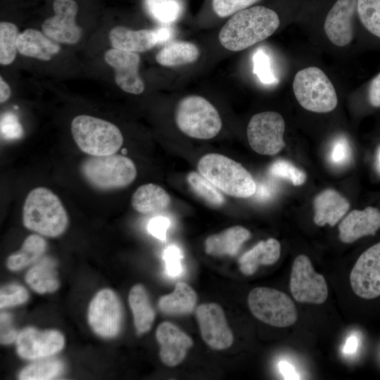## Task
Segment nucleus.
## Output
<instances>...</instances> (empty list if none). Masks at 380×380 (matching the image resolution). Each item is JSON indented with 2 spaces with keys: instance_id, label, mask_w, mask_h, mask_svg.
<instances>
[{
  "instance_id": "nucleus-21",
  "label": "nucleus",
  "mask_w": 380,
  "mask_h": 380,
  "mask_svg": "<svg viewBox=\"0 0 380 380\" xmlns=\"http://www.w3.org/2000/svg\"><path fill=\"white\" fill-rule=\"evenodd\" d=\"M314 222L319 227H334L348 212V201L334 189H325L314 199Z\"/></svg>"
},
{
  "instance_id": "nucleus-30",
  "label": "nucleus",
  "mask_w": 380,
  "mask_h": 380,
  "mask_svg": "<svg viewBox=\"0 0 380 380\" xmlns=\"http://www.w3.org/2000/svg\"><path fill=\"white\" fill-rule=\"evenodd\" d=\"M46 243L40 236L32 234L24 241L20 250L10 255L7 267L11 270H18L38 259L45 251Z\"/></svg>"
},
{
  "instance_id": "nucleus-8",
  "label": "nucleus",
  "mask_w": 380,
  "mask_h": 380,
  "mask_svg": "<svg viewBox=\"0 0 380 380\" xmlns=\"http://www.w3.org/2000/svg\"><path fill=\"white\" fill-rule=\"evenodd\" d=\"M252 314L261 322L276 327L293 324L298 318L291 298L280 291L268 287H257L248 296Z\"/></svg>"
},
{
  "instance_id": "nucleus-12",
  "label": "nucleus",
  "mask_w": 380,
  "mask_h": 380,
  "mask_svg": "<svg viewBox=\"0 0 380 380\" xmlns=\"http://www.w3.org/2000/svg\"><path fill=\"white\" fill-rule=\"evenodd\" d=\"M122 307L118 297L110 289L100 291L91 300L88 320L95 333L103 337H113L120 329Z\"/></svg>"
},
{
  "instance_id": "nucleus-37",
  "label": "nucleus",
  "mask_w": 380,
  "mask_h": 380,
  "mask_svg": "<svg viewBox=\"0 0 380 380\" xmlns=\"http://www.w3.org/2000/svg\"><path fill=\"white\" fill-rule=\"evenodd\" d=\"M253 73L265 84H274L278 82L272 68L269 56L262 49L256 50L253 56Z\"/></svg>"
},
{
  "instance_id": "nucleus-1",
  "label": "nucleus",
  "mask_w": 380,
  "mask_h": 380,
  "mask_svg": "<svg viewBox=\"0 0 380 380\" xmlns=\"http://www.w3.org/2000/svg\"><path fill=\"white\" fill-rule=\"evenodd\" d=\"M279 24L275 11L256 6L234 14L220 30L218 39L225 49L239 51L271 36Z\"/></svg>"
},
{
  "instance_id": "nucleus-44",
  "label": "nucleus",
  "mask_w": 380,
  "mask_h": 380,
  "mask_svg": "<svg viewBox=\"0 0 380 380\" xmlns=\"http://www.w3.org/2000/svg\"><path fill=\"white\" fill-rule=\"evenodd\" d=\"M1 343L8 344L17 339L18 334L11 325V316L5 312L1 313Z\"/></svg>"
},
{
  "instance_id": "nucleus-42",
  "label": "nucleus",
  "mask_w": 380,
  "mask_h": 380,
  "mask_svg": "<svg viewBox=\"0 0 380 380\" xmlns=\"http://www.w3.org/2000/svg\"><path fill=\"white\" fill-rule=\"evenodd\" d=\"M350 154V150L347 141L338 139L331 146L330 160L334 164L343 165L348 160Z\"/></svg>"
},
{
  "instance_id": "nucleus-19",
  "label": "nucleus",
  "mask_w": 380,
  "mask_h": 380,
  "mask_svg": "<svg viewBox=\"0 0 380 380\" xmlns=\"http://www.w3.org/2000/svg\"><path fill=\"white\" fill-rule=\"evenodd\" d=\"M156 336L160 346V359L170 367L182 362L193 345V341L188 335L168 322L158 326Z\"/></svg>"
},
{
  "instance_id": "nucleus-29",
  "label": "nucleus",
  "mask_w": 380,
  "mask_h": 380,
  "mask_svg": "<svg viewBox=\"0 0 380 380\" xmlns=\"http://www.w3.org/2000/svg\"><path fill=\"white\" fill-rule=\"evenodd\" d=\"M55 262L49 258L39 260L27 272L26 282L36 292H53L58 288Z\"/></svg>"
},
{
  "instance_id": "nucleus-2",
  "label": "nucleus",
  "mask_w": 380,
  "mask_h": 380,
  "mask_svg": "<svg viewBox=\"0 0 380 380\" xmlns=\"http://www.w3.org/2000/svg\"><path fill=\"white\" fill-rule=\"evenodd\" d=\"M23 220L25 227L49 237L61 235L68 224V216L61 201L45 187H37L27 194Z\"/></svg>"
},
{
  "instance_id": "nucleus-20",
  "label": "nucleus",
  "mask_w": 380,
  "mask_h": 380,
  "mask_svg": "<svg viewBox=\"0 0 380 380\" xmlns=\"http://www.w3.org/2000/svg\"><path fill=\"white\" fill-rule=\"evenodd\" d=\"M380 228V210L369 206L362 210H354L346 216L338 226L339 239L350 243L358 239L374 235Z\"/></svg>"
},
{
  "instance_id": "nucleus-40",
  "label": "nucleus",
  "mask_w": 380,
  "mask_h": 380,
  "mask_svg": "<svg viewBox=\"0 0 380 380\" xmlns=\"http://www.w3.org/2000/svg\"><path fill=\"white\" fill-rule=\"evenodd\" d=\"M259 0H212L214 12L220 18L242 11Z\"/></svg>"
},
{
  "instance_id": "nucleus-28",
  "label": "nucleus",
  "mask_w": 380,
  "mask_h": 380,
  "mask_svg": "<svg viewBox=\"0 0 380 380\" xmlns=\"http://www.w3.org/2000/svg\"><path fill=\"white\" fill-rule=\"evenodd\" d=\"M129 303L137 331L139 334L148 331L153 322L155 312L150 303L147 292L143 286L137 284L131 289L129 294Z\"/></svg>"
},
{
  "instance_id": "nucleus-36",
  "label": "nucleus",
  "mask_w": 380,
  "mask_h": 380,
  "mask_svg": "<svg viewBox=\"0 0 380 380\" xmlns=\"http://www.w3.org/2000/svg\"><path fill=\"white\" fill-rule=\"evenodd\" d=\"M269 173L276 177L287 179L294 186H300L305 183L306 174L296 167L291 162L279 159L273 162L269 167Z\"/></svg>"
},
{
  "instance_id": "nucleus-7",
  "label": "nucleus",
  "mask_w": 380,
  "mask_h": 380,
  "mask_svg": "<svg viewBox=\"0 0 380 380\" xmlns=\"http://www.w3.org/2000/svg\"><path fill=\"white\" fill-rule=\"evenodd\" d=\"M85 179L94 187L101 190L123 188L136 178L134 162L120 155L92 156L81 165Z\"/></svg>"
},
{
  "instance_id": "nucleus-18",
  "label": "nucleus",
  "mask_w": 380,
  "mask_h": 380,
  "mask_svg": "<svg viewBox=\"0 0 380 380\" xmlns=\"http://www.w3.org/2000/svg\"><path fill=\"white\" fill-rule=\"evenodd\" d=\"M357 0H337L329 11L324 31L329 41L340 47L349 44L353 39V16Z\"/></svg>"
},
{
  "instance_id": "nucleus-6",
  "label": "nucleus",
  "mask_w": 380,
  "mask_h": 380,
  "mask_svg": "<svg viewBox=\"0 0 380 380\" xmlns=\"http://www.w3.org/2000/svg\"><path fill=\"white\" fill-rule=\"evenodd\" d=\"M293 90L299 104L311 112L329 113L338 103L333 84L327 75L317 67L299 70L293 79Z\"/></svg>"
},
{
  "instance_id": "nucleus-24",
  "label": "nucleus",
  "mask_w": 380,
  "mask_h": 380,
  "mask_svg": "<svg viewBox=\"0 0 380 380\" xmlns=\"http://www.w3.org/2000/svg\"><path fill=\"white\" fill-rule=\"evenodd\" d=\"M251 236L247 229L234 226L208 236L205 242V250L208 254L214 256L234 255Z\"/></svg>"
},
{
  "instance_id": "nucleus-11",
  "label": "nucleus",
  "mask_w": 380,
  "mask_h": 380,
  "mask_svg": "<svg viewBox=\"0 0 380 380\" xmlns=\"http://www.w3.org/2000/svg\"><path fill=\"white\" fill-rule=\"evenodd\" d=\"M54 15L42 25V32L58 44L73 45L79 42L82 29L76 23L78 6L74 0H54Z\"/></svg>"
},
{
  "instance_id": "nucleus-25",
  "label": "nucleus",
  "mask_w": 380,
  "mask_h": 380,
  "mask_svg": "<svg viewBox=\"0 0 380 380\" xmlns=\"http://www.w3.org/2000/svg\"><path fill=\"white\" fill-rule=\"evenodd\" d=\"M171 202L170 195L161 186L146 184L139 186L131 199L132 208L142 214H151L166 209Z\"/></svg>"
},
{
  "instance_id": "nucleus-16",
  "label": "nucleus",
  "mask_w": 380,
  "mask_h": 380,
  "mask_svg": "<svg viewBox=\"0 0 380 380\" xmlns=\"http://www.w3.org/2000/svg\"><path fill=\"white\" fill-rule=\"evenodd\" d=\"M104 60L114 70L115 84L124 91L138 95L145 89L139 73L140 56L138 53L110 49Z\"/></svg>"
},
{
  "instance_id": "nucleus-45",
  "label": "nucleus",
  "mask_w": 380,
  "mask_h": 380,
  "mask_svg": "<svg viewBox=\"0 0 380 380\" xmlns=\"http://www.w3.org/2000/svg\"><path fill=\"white\" fill-rule=\"evenodd\" d=\"M368 99L373 107H380V72L370 82L368 89Z\"/></svg>"
},
{
  "instance_id": "nucleus-38",
  "label": "nucleus",
  "mask_w": 380,
  "mask_h": 380,
  "mask_svg": "<svg viewBox=\"0 0 380 380\" xmlns=\"http://www.w3.org/2000/svg\"><path fill=\"white\" fill-rule=\"evenodd\" d=\"M163 258L165 261L166 274L171 278L179 277L183 273L182 260L183 253L176 245L167 246L163 251Z\"/></svg>"
},
{
  "instance_id": "nucleus-34",
  "label": "nucleus",
  "mask_w": 380,
  "mask_h": 380,
  "mask_svg": "<svg viewBox=\"0 0 380 380\" xmlns=\"http://www.w3.org/2000/svg\"><path fill=\"white\" fill-rule=\"evenodd\" d=\"M19 35L18 27L11 22L0 23V64L8 65L15 59Z\"/></svg>"
},
{
  "instance_id": "nucleus-31",
  "label": "nucleus",
  "mask_w": 380,
  "mask_h": 380,
  "mask_svg": "<svg viewBox=\"0 0 380 380\" xmlns=\"http://www.w3.org/2000/svg\"><path fill=\"white\" fill-rule=\"evenodd\" d=\"M144 2L149 15L160 23H174L183 12L181 0H144Z\"/></svg>"
},
{
  "instance_id": "nucleus-32",
  "label": "nucleus",
  "mask_w": 380,
  "mask_h": 380,
  "mask_svg": "<svg viewBox=\"0 0 380 380\" xmlns=\"http://www.w3.org/2000/svg\"><path fill=\"white\" fill-rule=\"evenodd\" d=\"M63 370V363L55 358L40 360L25 367L19 375L22 380H47L59 376Z\"/></svg>"
},
{
  "instance_id": "nucleus-23",
  "label": "nucleus",
  "mask_w": 380,
  "mask_h": 380,
  "mask_svg": "<svg viewBox=\"0 0 380 380\" xmlns=\"http://www.w3.org/2000/svg\"><path fill=\"white\" fill-rule=\"evenodd\" d=\"M281 245L273 238L260 241L243 253L239 260L241 272L247 276L253 274L260 265H270L279 258Z\"/></svg>"
},
{
  "instance_id": "nucleus-49",
  "label": "nucleus",
  "mask_w": 380,
  "mask_h": 380,
  "mask_svg": "<svg viewBox=\"0 0 380 380\" xmlns=\"http://www.w3.org/2000/svg\"><path fill=\"white\" fill-rule=\"evenodd\" d=\"M11 90L8 84L4 80L3 77H0V102L3 103L6 102L11 96Z\"/></svg>"
},
{
  "instance_id": "nucleus-46",
  "label": "nucleus",
  "mask_w": 380,
  "mask_h": 380,
  "mask_svg": "<svg viewBox=\"0 0 380 380\" xmlns=\"http://www.w3.org/2000/svg\"><path fill=\"white\" fill-rule=\"evenodd\" d=\"M280 373L284 379H300L293 366L287 361L281 360L278 364Z\"/></svg>"
},
{
  "instance_id": "nucleus-33",
  "label": "nucleus",
  "mask_w": 380,
  "mask_h": 380,
  "mask_svg": "<svg viewBox=\"0 0 380 380\" xmlns=\"http://www.w3.org/2000/svg\"><path fill=\"white\" fill-rule=\"evenodd\" d=\"M193 191L213 206H221L224 198L218 189L200 172H191L186 177Z\"/></svg>"
},
{
  "instance_id": "nucleus-17",
  "label": "nucleus",
  "mask_w": 380,
  "mask_h": 380,
  "mask_svg": "<svg viewBox=\"0 0 380 380\" xmlns=\"http://www.w3.org/2000/svg\"><path fill=\"white\" fill-rule=\"evenodd\" d=\"M63 346V336L56 330L26 328L18 334L16 339L18 355L27 360L49 357L60 351Z\"/></svg>"
},
{
  "instance_id": "nucleus-26",
  "label": "nucleus",
  "mask_w": 380,
  "mask_h": 380,
  "mask_svg": "<svg viewBox=\"0 0 380 380\" xmlns=\"http://www.w3.org/2000/svg\"><path fill=\"white\" fill-rule=\"evenodd\" d=\"M196 299V293L191 287L178 282L173 292L160 298L158 305L160 310L167 315H186L193 311Z\"/></svg>"
},
{
  "instance_id": "nucleus-4",
  "label": "nucleus",
  "mask_w": 380,
  "mask_h": 380,
  "mask_svg": "<svg viewBox=\"0 0 380 380\" xmlns=\"http://www.w3.org/2000/svg\"><path fill=\"white\" fill-rule=\"evenodd\" d=\"M70 129L79 148L91 156L115 154L123 144L122 134L116 125L94 116L75 117Z\"/></svg>"
},
{
  "instance_id": "nucleus-9",
  "label": "nucleus",
  "mask_w": 380,
  "mask_h": 380,
  "mask_svg": "<svg viewBox=\"0 0 380 380\" xmlns=\"http://www.w3.org/2000/svg\"><path fill=\"white\" fill-rule=\"evenodd\" d=\"M284 131L285 122L279 113L274 111L259 113L254 115L248 122V141L256 153L273 156L285 146Z\"/></svg>"
},
{
  "instance_id": "nucleus-41",
  "label": "nucleus",
  "mask_w": 380,
  "mask_h": 380,
  "mask_svg": "<svg viewBox=\"0 0 380 380\" xmlns=\"http://www.w3.org/2000/svg\"><path fill=\"white\" fill-rule=\"evenodd\" d=\"M0 130L1 138L6 140L18 139L23 134V127L17 116L11 112L1 115Z\"/></svg>"
},
{
  "instance_id": "nucleus-3",
  "label": "nucleus",
  "mask_w": 380,
  "mask_h": 380,
  "mask_svg": "<svg viewBox=\"0 0 380 380\" xmlns=\"http://www.w3.org/2000/svg\"><path fill=\"white\" fill-rule=\"evenodd\" d=\"M198 172L218 189L236 198L254 195L256 183L247 170L236 161L219 153L203 156L198 163Z\"/></svg>"
},
{
  "instance_id": "nucleus-43",
  "label": "nucleus",
  "mask_w": 380,
  "mask_h": 380,
  "mask_svg": "<svg viewBox=\"0 0 380 380\" xmlns=\"http://www.w3.org/2000/svg\"><path fill=\"white\" fill-rule=\"evenodd\" d=\"M170 225L168 218L163 216L153 217L148 222V232L159 240L166 239L167 231Z\"/></svg>"
},
{
  "instance_id": "nucleus-10",
  "label": "nucleus",
  "mask_w": 380,
  "mask_h": 380,
  "mask_svg": "<svg viewBox=\"0 0 380 380\" xmlns=\"http://www.w3.org/2000/svg\"><path fill=\"white\" fill-rule=\"evenodd\" d=\"M290 290L295 300L300 303L321 304L328 296L324 277L315 271L310 258L303 254L293 261Z\"/></svg>"
},
{
  "instance_id": "nucleus-50",
  "label": "nucleus",
  "mask_w": 380,
  "mask_h": 380,
  "mask_svg": "<svg viewBox=\"0 0 380 380\" xmlns=\"http://www.w3.org/2000/svg\"><path fill=\"white\" fill-rule=\"evenodd\" d=\"M377 166L379 170H380V148L378 151V155H377Z\"/></svg>"
},
{
  "instance_id": "nucleus-13",
  "label": "nucleus",
  "mask_w": 380,
  "mask_h": 380,
  "mask_svg": "<svg viewBox=\"0 0 380 380\" xmlns=\"http://www.w3.org/2000/svg\"><path fill=\"white\" fill-rule=\"evenodd\" d=\"M350 282L353 292L365 299L380 296V242L363 252L355 263Z\"/></svg>"
},
{
  "instance_id": "nucleus-14",
  "label": "nucleus",
  "mask_w": 380,
  "mask_h": 380,
  "mask_svg": "<svg viewBox=\"0 0 380 380\" xmlns=\"http://www.w3.org/2000/svg\"><path fill=\"white\" fill-rule=\"evenodd\" d=\"M174 34V30L167 25L152 30H138L123 26H116L110 31L108 37L113 49L139 53L152 49L156 45L167 42Z\"/></svg>"
},
{
  "instance_id": "nucleus-48",
  "label": "nucleus",
  "mask_w": 380,
  "mask_h": 380,
  "mask_svg": "<svg viewBox=\"0 0 380 380\" xmlns=\"http://www.w3.org/2000/svg\"><path fill=\"white\" fill-rule=\"evenodd\" d=\"M359 343V338L356 335L352 334L347 338L343 348V353L345 355H353L357 350L360 346Z\"/></svg>"
},
{
  "instance_id": "nucleus-47",
  "label": "nucleus",
  "mask_w": 380,
  "mask_h": 380,
  "mask_svg": "<svg viewBox=\"0 0 380 380\" xmlns=\"http://www.w3.org/2000/svg\"><path fill=\"white\" fill-rule=\"evenodd\" d=\"M273 193V188L268 183L256 184V189L254 195L260 201L269 199Z\"/></svg>"
},
{
  "instance_id": "nucleus-35",
  "label": "nucleus",
  "mask_w": 380,
  "mask_h": 380,
  "mask_svg": "<svg viewBox=\"0 0 380 380\" xmlns=\"http://www.w3.org/2000/svg\"><path fill=\"white\" fill-rule=\"evenodd\" d=\"M357 11L365 27L380 38V0H357Z\"/></svg>"
},
{
  "instance_id": "nucleus-27",
  "label": "nucleus",
  "mask_w": 380,
  "mask_h": 380,
  "mask_svg": "<svg viewBox=\"0 0 380 380\" xmlns=\"http://www.w3.org/2000/svg\"><path fill=\"white\" fill-rule=\"evenodd\" d=\"M200 56L198 48L189 42H172L161 49L156 56L158 64L177 67L196 62Z\"/></svg>"
},
{
  "instance_id": "nucleus-5",
  "label": "nucleus",
  "mask_w": 380,
  "mask_h": 380,
  "mask_svg": "<svg viewBox=\"0 0 380 380\" xmlns=\"http://www.w3.org/2000/svg\"><path fill=\"white\" fill-rule=\"evenodd\" d=\"M178 128L186 135L198 139L215 137L222 128V120L214 106L205 98L191 95L178 103L175 113Z\"/></svg>"
},
{
  "instance_id": "nucleus-39",
  "label": "nucleus",
  "mask_w": 380,
  "mask_h": 380,
  "mask_svg": "<svg viewBox=\"0 0 380 380\" xmlns=\"http://www.w3.org/2000/svg\"><path fill=\"white\" fill-rule=\"evenodd\" d=\"M28 299L27 290L19 285L10 284L4 286L0 291L1 308L22 304Z\"/></svg>"
},
{
  "instance_id": "nucleus-15",
  "label": "nucleus",
  "mask_w": 380,
  "mask_h": 380,
  "mask_svg": "<svg viewBox=\"0 0 380 380\" xmlns=\"http://www.w3.org/2000/svg\"><path fill=\"white\" fill-rule=\"evenodd\" d=\"M196 315L206 344L215 350H224L232 346L234 336L218 304L203 303L197 308Z\"/></svg>"
},
{
  "instance_id": "nucleus-22",
  "label": "nucleus",
  "mask_w": 380,
  "mask_h": 380,
  "mask_svg": "<svg viewBox=\"0 0 380 380\" xmlns=\"http://www.w3.org/2000/svg\"><path fill=\"white\" fill-rule=\"evenodd\" d=\"M18 51L23 56L49 61L61 51L59 44L43 32L33 28L19 33L17 39Z\"/></svg>"
}]
</instances>
